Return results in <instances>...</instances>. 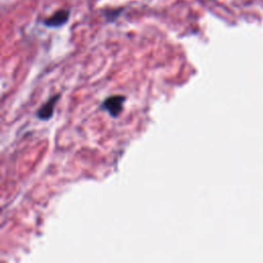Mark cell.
Listing matches in <instances>:
<instances>
[{"instance_id": "cell-1", "label": "cell", "mask_w": 263, "mask_h": 263, "mask_svg": "<svg viewBox=\"0 0 263 263\" xmlns=\"http://www.w3.org/2000/svg\"><path fill=\"white\" fill-rule=\"evenodd\" d=\"M125 101V98L123 96H111L108 97L102 104V109L106 110L111 116L116 117L118 114L122 111V105Z\"/></svg>"}, {"instance_id": "cell-2", "label": "cell", "mask_w": 263, "mask_h": 263, "mask_svg": "<svg viewBox=\"0 0 263 263\" xmlns=\"http://www.w3.org/2000/svg\"><path fill=\"white\" fill-rule=\"evenodd\" d=\"M59 98H60V95H55V96L51 97L45 104H43L37 111V117L42 120L49 119L52 116V113L54 110V105L58 102Z\"/></svg>"}, {"instance_id": "cell-3", "label": "cell", "mask_w": 263, "mask_h": 263, "mask_svg": "<svg viewBox=\"0 0 263 263\" xmlns=\"http://www.w3.org/2000/svg\"><path fill=\"white\" fill-rule=\"evenodd\" d=\"M69 18V11L66 9H61L55 11L51 16L44 21L47 27H59L64 25Z\"/></svg>"}]
</instances>
